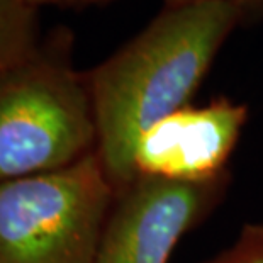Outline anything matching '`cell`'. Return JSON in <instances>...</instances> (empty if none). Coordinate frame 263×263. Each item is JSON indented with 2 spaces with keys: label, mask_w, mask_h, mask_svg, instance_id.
Returning a JSON list of instances; mask_svg holds the SVG:
<instances>
[{
  "label": "cell",
  "mask_w": 263,
  "mask_h": 263,
  "mask_svg": "<svg viewBox=\"0 0 263 263\" xmlns=\"http://www.w3.org/2000/svg\"><path fill=\"white\" fill-rule=\"evenodd\" d=\"M228 2L204 0L165 9L90 71L97 153L116 195L136 180L138 138L185 107L216 54L245 17Z\"/></svg>",
  "instance_id": "obj_1"
},
{
  "label": "cell",
  "mask_w": 263,
  "mask_h": 263,
  "mask_svg": "<svg viewBox=\"0 0 263 263\" xmlns=\"http://www.w3.org/2000/svg\"><path fill=\"white\" fill-rule=\"evenodd\" d=\"M71 48L70 31L57 29L0 75V183L66 168L97 148L88 75Z\"/></svg>",
  "instance_id": "obj_2"
},
{
  "label": "cell",
  "mask_w": 263,
  "mask_h": 263,
  "mask_svg": "<svg viewBox=\"0 0 263 263\" xmlns=\"http://www.w3.org/2000/svg\"><path fill=\"white\" fill-rule=\"evenodd\" d=\"M116 192L97 153L0 183V263H95Z\"/></svg>",
  "instance_id": "obj_3"
},
{
  "label": "cell",
  "mask_w": 263,
  "mask_h": 263,
  "mask_svg": "<svg viewBox=\"0 0 263 263\" xmlns=\"http://www.w3.org/2000/svg\"><path fill=\"white\" fill-rule=\"evenodd\" d=\"M229 177L178 183L138 177L117 194L95 263H168L178 241L221 202Z\"/></svg>",
  "instance_id": "obj_4"
},
{
  "label": "cell",
  "mask_w": 263,
  "mask_h": 263,
  "mask_svg": "<svg viewBox=\"0 0 263 263\" xmlns=\"http://www.w3.org/2000/svg\"><path fill=\"white\" fill-rule=\"evenodd\" d=\"M248 119V109L228 97L185 105L156 121L138 138L136 177L205 183L228 175L226 166Z\"/></svg>",
  "instance_id": "obj_5"
},
{
  "label": "cell",
  "mask_w": 263,
  "mask_h": 263,
  "mask_svg": "<svg viewBox=\"0 0 263 263\" xmlns=\"http://www.w3.org/2000/svg\"><path fill=\"white\" fill-rule=\"evenodd\" d=\"M37 7L26 0H0V75L34 51Z\"/></svg>",
  "instance_id": "obj_6"
},
{
  "label": "cell",
  "mask_w": 263,
  "mask_h": 263,
  "mask_svg": "<svg viewBox=\"0 0 263 263\" xmlns=\"http://www.w3.org/2000/svg\"><path fill=\"white\" fill-rule=\"evenodd\" d=\"M205 263H263V221L245 224L233 245Z\"/></svg>",
  "instance_id": "obj_7"
},
{
  "label": "cell",
  "mask_w": 263,
  "mask_h": 263,
  "mask_svg": "<svg viewBox=\"0 0 263 263\" xmlns=\"http://www.w3.org/2000/svg\"><path fill=\"white\" fill-rule=\"evenodd\" d=\"M166 5H178V4H189V2H204V0H163ZM217 2H228L236 5L248 14L250 9H263V0H217Z\"/></svg>",
  "instance_id": "obj_8"
},
{
  "label": "cell",
  "mask_w": 263,
  "mask_h": 263,
  "mask_svg": "<svg viewBox=\"0 0 263 263\" xmlns=\"http://www.w3.org/2000/svg\"><path fill=\"white\" fill-rule=\"evenodd\" d=\"M34 7H43V5H57V7H85V5L107 2V0H26Z\"/></svg>",
  "instance_id": "obj_9"
}]
</instances>
